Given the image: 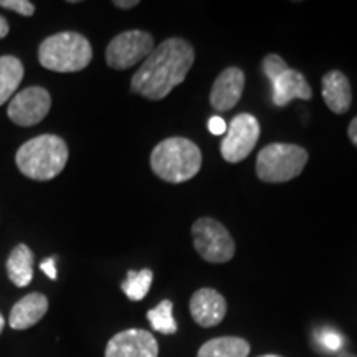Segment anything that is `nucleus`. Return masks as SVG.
I'll list each match as a JSON object with an SVG mask.
<instances>
[{
    "label": "nucleus",
    "mask_w": 357,
    "mask_h": 357,
    "mask_svg": "<svg viewBox=\"0 0 357 357\" xmlns=\"http://www.w3.org/2000/svg\"><path fill=\"white\" fill-rule=\"evenodd\" d=\"M195 60L192 45L184 38H167L154 47L141 68L134 73L131 89L151 101L164 100L184 82Z\"/></svg>",
    "instance_id": "1"
},
{
    "label": "nucleus",
    "mask_w": 357,
    "mask_h": 357,
    "mask_svg": "<svg viewBox=\"0 0 357 357\" xmlns=\"http://www.w3.org/2000/svg\"><path fill=\"white\" fill-rule=\"evenodd\" d=\"M151 167L162 181L181 184L197 176L202 167V153L187 137H167L154 147Z\"/></svg>",
    "instance_id": "2"
},
{
    "label": "nucleus",
    "mask_w": 357,
    "mask_h": 357,
    "mask_svg": "<svg viewBox=\"0 0 357 357\" xmlns=\"http://www.w3.org/2000/svg\"><path fill=\"white\" fill-rule=\"evenodd\" d=\"M20 172L33 181H52L68 162V146L53 134L26 141L15 155Z\"/></svg>",
    "instance_id": "3"
},
{
    "label": "nucleus",
    "mask_w": 357,
    "mask_h": 357,
    "mask_svg": "<svg viewBox=\"0 0 357 357\" xmlns=\"http://www.w3.org/2000/svg\"><path fill=\"white\" fill-rule=\"evenodd\" d=\"M93 58L88 38L77 32H61L45 38L38 47L40 65L58 73H73L86 68Z\"/></svg>",
    "instance_id": "4"
},
{
    "label": "nucleus",
    "mask_w": 357,
    "mask_h": 357,
    "mask_svg": "<svg viewBox=\"0 0 357 357\" xmlns=\"http://www.w3.org/2000/svg\"><path fill=\"white\" fill-rule=\"evenodd\" d=\"M305 147L288 142H273L258 153L257 176L266 184H283L303 172L307 164Z\"/></svg>",
    "instance_id": "5"
},
{
    "label": "nucleus",
    "mask_w": 357,
    "mask_h": 357,
    "mask_svg": "<svg viewBox=\"0 0 357 357\" xmlns=\"http://www.w3.org/2000/svg\"><path fill=\"white\" fill-rule=\"evenodd\" d=\"M194 247L208 263H227L235 255V242L229 230L211 217L197 218L192 225Z\"/></svg>",
    "instance_id": "6"
},
{
    "label": "nucleus",
    "mask_w": 357,
    "mask_h": 357,
    "mask_svg": "<svg viewBox=\"0 0 357 357\" xmlns=\"http://www.w3.org/2000/svg\"><path fill=\"white\" fill-rule=\"evenodd\" d=\"M260 137V123L253 114L242 113L231 119L220 144L222 158L230 164L242 162L255 149Z\"/></svg>",
    "instance_id": "7"
},
{
    "label": "nucleus",
    "mask_w": 357,
    "mask_h": 357,
    "mask_svg": "<svg viewBox=\"0 0 357 357\" xmlns=\"http://www.w3.org/2000/svg\"><path fill=\"white\" fill-rule=\"evenodd\" d=\"M153 50V35L142 30H128L109 42L106 48V63L114 70H126L146 60Z\"/></svg>",
    "instance_id": "8"
},
{
    "label": "nucleus",
    "mask_w": 357,
    "mask_h": 357,
    "mask_svg": "<svg viewBox=\"0 0 357 357\" xmlns=\"http://www.w3.org/2000/svg\"><path fill=\"white\" fill-rule=\"evenodd\" d=\"M52 108V96L42 86L22 89L10 100L7 114L19 126H35L47 118Z\"/></svg>",
    "instance_id": "9"
},
{
    "label": "nucleus",
    "mask_w": 357,
    "mask_h": 357,
    "mask_svg": "<svg viewBox=\"0 0 357 357\" xmlns=\"http://www.w3.org/2000/svg\"><path fill=\"white\" fill-rule=\"evenodd\" d=\"M159 344L144 329H126L109 339L105 357H158Z\"/></svg>",
    "instance_id": "10"
},
{
    "label": "nucleus",
    "mask_w": 357,
    "mask_h": 357,
    "mask_svg": "<svg viewBox=\"0 0 357 357\" xmlns=\"http://www.w3.org/2000/svg\"><path fill=\"white\" fill-rule=\"evenodd\" d=\"M245 73L236 66L223 70L211 89V105L215 111H229L242 100Z\"/></svg>",
    "instance_id": "11"
},
{
    "label": "nucleus",
    "mask_w": 357,
    "mask_h": 357,
    "mask_svg": "<svg viewBox=\"0 0 357 357\" xmlns=\"http://www.w3.org/2000/svg\"><path fill=\"white\" fill-rule=\"evenodd\" d=\"M190 314L202 328L220 324L227 314V301L217 289L200 288L190 298Z\"/></svg>",
    "instance_id": "12"
},
{
    "label": "nucleus",
    "mask_w": 357,
    "mask_h": 357,
    "mask_svg": "<svg viewBox=\"0 0 357 357\" xmlns=\"http://www.w3.org/2000/svg\"><path fill=\"white\" fill-rule=\"evenodd\" d=\"M271 86H273V96H271L273 98V105L280 106V108L289 105L294 98L305 101L312 98L310 83L306 82L303 73L291 68L283 71L278 78H275L271 82Z\"/></svg>",
    "instance_id": "13"
},
{
    "label": "nucleus",
    "mask_w": 357,
    "mask_h": 357,
    "mask_svg": "<svg viewBox=\"0 0 357 357\" xmlns=\"http://www.w3.org/2000/svg\"><path fill=\"white\" fill-rule=\"evenodd\" d=\"M323 100L336 114H344L352 105V89L349 79L342 71L333 70L323 77Z\"/></svg>",
    "instance_id": "14"
},
{
    "label": "nucleus",
    "mask_w": 357,
    "mask_h": 357,
    "mask_svg": "<svg viewBox=\"0 0 357 357\" xmlns=\"http://www.w3.org/2000/svg\"><path fill=\"white\" fill-rule=\"evenodd\" d=\"M48 300L42 293H30L15 303L8 316V324L12 329H29L38 323L47 314Z\"/></svg>",
    "instance_id": "15"
},
{
    "label": "nucleus",
    "mask_w": 357,
    "mask_h": 357,
    "mask_svg": "<svg viewBox=\"0 0 357 357\" xmlns=\"http://www.w3.org/2000/svg\"><path fill=\"white\" fill-rule=\"evenodd\" d=\"M7 275L19 288L29 287L33 280V253L26 245H19L12 250L7 260Z\"/></svg>",
    "instance_id": "16"
},
{
    "label": "nucleus",
    "mask_w": 357,
    "mask_h": 357,
    "mask_svg": "<svg viewBox=\"0 0 357 357\" xmlns=\"http://www.w3.org/2000/svg\"><path fill=\"white\" fill-rule=\"evenodd\" d=\"M250 344L242 337L225 336L207 341L200 347L197 357H247Z\"/></svg>",
    "instance_id": "17"
},
{
    "label": "nucleus",
    "mask_w": 357,
    "mask_h": 357,
    "mask_svg": "<svg viewBox=\"0 0 357 357\" xmlns=\"http://www.w3.org/2000/svg\"><path fill=\"white\" fill-rule=\"evenodd\" d=\"M24 65L19 58L6 55L0 56V106L10 100L24 79Z\"/></svg>",
    "instance_id": "18"
},
{
    "label": "nucleus",
    "mask_w": 357,
    "mask_h": 357,
    "mask_svg": "<svg viewBox=\"0 0 357 357\" xmlns=\"http://www.w3.org/2000/svg\"><path fill=\"white\" fill-rule=\"evenodd\" d=\"M151 284H153V271L144 268L141 271H129L128 278L123 281L121 289L131 301H141L149 293Z\"/></svg>",
    "instance_id": "19"
},
{
    "label": "nucleus",
    "mask_w": 357,
    "mask_h": 357,
    "mask_svg": "<svg viewBox=\"0 0 357 357\" xmlns=\"http://www.w3.org/2000/svg\"><path fill=\"white\" fill-rule=\"evenodd\" d=\"M172 311L174 306L171 300H162L158 306L147 311V319H149L154 331H158L160 334H167V336L177 333V323L176 319H174Z\"/></svg>",
    "instance_id": "20"
},
{
    "label": "nucleus",
    "mask_w": 357,
    "mask_h": 357,
    "mask_svg": "<svg viewBox=\"0 0 357 357\" xmlns=\"http://www.w3.org/2000/svg\"><path fill=\"white\" fill-rule=\"evenodd\" d=\"M261 68H263V73H265V77L270 79V82H273V79L278 78L283 71H287L289 66L280 55L270 53V55H266L265 58H263Z\"/></svg>",
    "instance_id": "21"
},
{
    "label": "nucleus",
    "mask_w": 357,
    "mask_h": 357,
    "mask_svg": "<svg viewBox=\"0 0 357 357\" xmlns=\"http://www.w3.org/2000/svg\"><path fill=\"white\" fill-rule=\"evenodd\" d=\"M0 7L8 8L24 17H30L35 13V6L29 0H0Z\"/></svg>",
    "instance_id": "22"
},
{
    "label": "nucleus",
    "mask_w": 357,
    "mask_h": 357,
    "mask_svg": "<svg viewBox=\"0 0 357 357\" xmlns=\"http://www.w3.org/2000/svg\"><path fill=\"white\" fill-rule=\"evenodd\" d=\"M319 342L328 351H339V347H341V344H342V339L337 333L326 329V331H321Z\"/></svg>",
    "instance_id": "23"
},
{
    "label": "nucleus",
    "mask_w": 357,
    "mask_h": 357,
    "mask_svg": "<svg viewBox=\"0 0 357 357\" xmlns=\"http://www.w3.org/2000/svg\"><path fill=\"white\" fill-rule=\"evenodd\" d=\"M208 131L215 134V136H222V134L227 132V123L223 121L220 116H212L208 119Z\"/></svg>",
    "instance_id": "24"
},
{
    "label": "nucleus",
    "mask_w": 357,
    "mask_h": 357,
    "mask_svg": "<svg viewBox=\"0 0 357 357\" xmlns=\"http://www.w3.org/2000/svg\"><path fill=\"white\" fill-rule=\"evenodd\" d=\"M40 268L45 271V275L50 280H56V266H55V258H48L40 263Z\"/></svg>",
    "instance_id": "25"
},
{
    "label": "nucleus",
    "mask_w": 357,
    "mask_h": 357,
    "mask_svg": "<svg viewBox=\"0 0 357 357\" xmlns=\"http://www.w3.org/2000/svg\"><path fill=\"white\" fill-rule=\"evenodd\" d=\"M347 134H349V139L352 144L357 147V116L351 121L349 128H347Z\"/></svg>",
    "instance_id": "26"
},
{
    "label": "nucleus",
    "mask_w": 357,
    "mask_h": 357,
    "mask_svg": "<svg viewBox=\"0 0 357 357\" xmlns=\"http://www.w3.org/2000/svg\"><path fill=\"white\" fill-rule=\"evenodd\" d=\"M137 3H139L137 0H116L114 6L119 8H132V7H136Z\"/></svg>",
    "instance_id": "27"
},
{
    "label": "nucleus",
    "mask_w": 357,
    "mask_h": 357,
    "mask_svg": "<svg viewBox=\"0 0 357 357\" xmlns=\"http://www.w3.org/2000/svg\"><path fill=\"white\" fill-rule=\"evenodd\" d=\"M8 35V22L0 15V40L6 38Z\"/></svg>",
    "instance_id": "28"
},
{
    "label": "nucleus",
    "mask_w": 357,
    "mask_h": 357,
    "mask_svg": "<svg viewBox=\"0 0 357 357\" xmlns=\"http://www.w3.org/2000/svg\"><path fill=\"white\" fill-rule=\"evenodd\" d=\"M336 357H357L356 354H352V352H347V351H341L337 352Z\"/></svg>",
    "instance_id": "29"
},
{
    "label": "nucleus",
    "mask_w": 357,
    "mask_h": 357,
    "mask_svg": "<svg viewBox=\"0 0 357 357\" xmlns=\"http://www.w3.org/2000/svg\"><path fill=\"white\" fill-rule=\"evenodd\" d=\"M3 326H6V319H3L2 312H0V333L3 331Z\"/></svg>",
    "instance_id": "30"
},
{
    "label": "nucleus",
    "mask_w": 357,
    "mask_h": 357,
    "mask_svg": "<svg viewBox=\"0 0 357 357\" xmlns=\"http://www.w3.org/2000/svg\"><path fill=\"white\" fill-rule=\"evenodd\" d=\"M260 357H281V356H276V354H266V356H260Z\"/></svg>",
    "instance_id": "31"
}]
</instances>
